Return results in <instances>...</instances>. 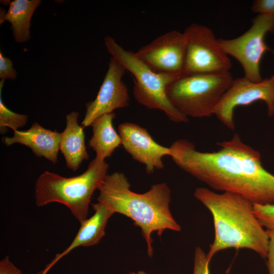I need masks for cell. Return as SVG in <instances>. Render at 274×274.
Instances as JSON below:
<instances>
[{
  "label": "cell",
  "instance_id": "cell-1",
  "mask_svg": "<svg viewBox=\"0 0 274 274\" xmlns=\"http://www.w3.org/2000/svg\"><path fill=\"white\" fill-rule=\"evenodd\" d=\"M217 145L218 151L203 152L180 139L169 147L170 156L180 168L214 190L239 194L253 204H274V175L263 167L259 152L236 133Z\"/></svg>",
  "mask_w": 274,
  "mask_h": 274
},
{
  "label": "cell",
  "instance_id": "cell-2",
  "mask_svg": "<svg viewBox=\"0 0 274 274\" xmlns=\"http://www.w3.org/2000/svg\"><path fill=\"white\" fill-rule=\"evenodd\" d=\"M98 190V202L114 213L129 218L140 228L149 257L153 255V233L156 232L161 236L165 230H181L170 211L171 191L166 183L153 185L147 192L138 193L130 190L126 176L116 172L108 174Z\"/></svg>",
  "mask_w": 274,
  "mask_h": 274
},
{
  "label": "cell",
  "instance_id": "cell-3",
  "mask_svg": "<svg viewBox=\"0 0 274 274\" xmlns=\"http://www.w3.org/2000/svg\"><path fill=\"white\" fill-rule=\"evenodd\" d=\"M194 197L211 213L215 236L207 254L210 262L217 252L229 248L248 249L266 258L269 237L253 212V203L235 193H216L197 188Z\"/></svg>",
  "mask_w": 274,
  "mask_h": 274
},
{
  "label": "cell",
  "instance_id": "cell-4",
  "mask_svg": "<svg viewBox=\"0 0 274 274\" xmlns=\"http://www.w3.org/2000/svg\"><path fill=\"white\" fill-rule=\"evenodd\" d=\"M109 165L95 156L82 174L66 178L45 171L35 185V199L38 207L52 202L64 205L79 223L87 218L92 196L108 175Z\"/></svg>",
  "mask_w": 274,
  "mask_h": 274
},
{
  "label": "cell",
  "instance_id": "cell-5",
  "mask_svg": "<svg viewBox=\"0 0 274 274\" xmlns=\"http://www.w3.org/2000/svg\"><path fill=\"white\" fill-rule=\"evenodd\" d=\"M104 43L112 57L117 60L134 78L133 93L136 100L150 109L162 111L169 120L186 123L188 118L180 114L170 104L166 94L167 86L177 78L153 71L136 54L119 45L110 36Z\"/></svg>",
  "mask_w": 274,
  "mask_h": 274
},
{
  "label": "cell",
  "instance_id": "cell-6",
  "mask_svg": "<svg viewBox=\"0 0 274 274\" xmlns=\"http://www.w3.org/2000/svg\"><path fill=\"white\" fill-rule=\"evenodd\" d=\"M233 79L230 72L182 75L167 87L172 105L188 118L211 116Z\"/></svg>",
  "mask_w": 274,
  "mask_h": 274
},
{
  "label": "cell",
  "instance_id": "cell-7",
  "mask_svg": "<svg viewBox=\"0 0 274 274\" xmlns=\"http://www.w3.org/2000/svg\"><path fill=\"white\" fill-rule=\"evenodd\" d=\"M184 32L187 46L183 75L229 72L231 61L210 28L192 23Z\"/></svg>",
  "mask_w": 274,
  "mask_h": 274
},
{
  "label": "cell",
  "instance_id": "cell-8",
  "mask_svg": "<svg viewBox=\"0 0 274 274\" xmlns=\"http://www.w3.org/2000/svg\"><path fill=\"white\" fill-rule=\"evenodd\" d=\"M268 32L274 33V15L258 14L252 20L250 28L241 36L232 39H218L224 51L239 62L244 77L254 82L263 80L260 64L263 54L270 50L264 41Z\"/></svg>",
  "mask_w": 274,
  "mask_h": 274
},
{
  "label": "cell",
  "instance_id": "cell-9",
  "mask_svg": "<svg viewBox=\"0 0 274 274\" xmlns=\"http://www.w3.org/2000/svg\"><path fill=\"white\" fill-rule=\"evenodd\" d=\"M257 100L264 101L267 105L269 116L273 115L274 82L271 77L260 82H253L245 77L233 79L215 108L213 115L225 126L233 130V113L235 108Z\"/></svg>",
  "mask_w": 274,
  "mask_h": 274
},
{
  "label": "cell",
  "instance_id": "cell-10",
  "mask_svg": "<svg viewBox=\"0 0 274 274\" xmlns=\"http://www.w3.org/2000/svg\"><path fill=\"white\" fill-rule=\"evenodd\" d=\"M186 46L184 32L173 30L142 47L136 53L153 71L179 77L183 74Z\"/></svg>",
  "mask_w": 274,
  "mask_h": 274
},
{
  "label": "cell",
  "instance_id": "cell-11",
  "mask_svg": "<svg viewBox=\"0 0 274 274\" xmlns=\"http://www.w3.org/2000/svg\"><path fill=\"white\" fill-rule=\"evenodd\" d=\"M126 70L115 58H110L108 68L95 98L86 104L81 126H90L98 117L129 105L128 89L122 81Z\"/></svg>",
  "mask_w": 274,
  "mask_h": 274
},
{
  "label": "cell",
  "instance_id": "cell-12",
  "mask_svg": "<svg viewBox=\"0 0 274 274\" xmlns=\"http://www.w3.org/2000/svg\"><path fill=\"white\" fill-rule=\"evenodd\" d=\"M121 145L132 158L146 166L148 174L164 168L162 158L171 155L170 148L156 143L146 128L137 124L124 122L118 126Z\"/></svg>",
  "mask_w": 274,
  "mask_h": 274
},
{
  "label": "cell",
  "instance_id": "cell-13",
  "mask_svg": "<svg viewBox=\"0 0 274 274\" xmlns=\"http://www.w3.org/2000/svg\"><path fill=\"white\" fill-rule=\"evenodd\" d=\"M92 207L94 211L93 215L80 223V228L70 245L62 252L56 255L41 274H46L55 263L74 249L79 247L96 245L105 235L108 222L115 213L98 201L92 203Z\"/></svg>",
  "mask_w": 274,
  "mask_h": 274
},
{
  "label": "cell",
  "instance_id": "cell-14",
  "mask_svg": "<svg viewBox=\"0 0 274 274\" xmlns=\"http://www.w3.org/2000/svg\"><path fill=\"white\" fill-rule=\"evenodd\" d=\"M3 142L8 146L21 144L30 148L37 157H44L54 164L57 161L60 133L46 129L37 122L25 131H14L13 135L5 137Z\"/></svg>",
  "mask_w": 274,
  "mask_h": 274
},
{
  "label": "cell",
  "instance_id": "cell-15",
  "mask_svg": "<svg viewBox=\"0 0 274 274\" xmlns=\"http://www.w3.org/2000/svg\"><path fill=\"white\" fill-rule=\"evenodd\" d=\"M79 114L72 112L66 116V127L60 133L59 148L67 167L76 171L83 161L88 159L83 127L78 124Z\"/></svg>",
  "mask_w": 274,
  "mask_h": 274
},
{
  "label": "cell",
  "instance_id": "cell-16",
  "mask_svg": "<svg viewBox=\"0 0 274 274\" xmlns=\"http://www.w3.org/2000/svg\"><path fill=\"white\" fill-rule=\"evenodd\" d=\"M40 0H14L7 11L1 9L0 24L8 21L15 41L24 43L30 40V27L33 13L40 5Z\"/></svg>",
  "mask_w": 274,
  "mask_h": 274
},
{
  "label": "cell",
  "instance_id": "cell-17",
  "mask_svg": "<svg viewBox=\"0 0 274 274\" xmlns=\"http://www.w3.org/2000/svg\"><path fill=\"white\" fill-rule=\"evenodd\" d=\"M115 114L103 115L91 123L92 136L88 145L95 152L96 156L105 160L110 157L115 150L121 145V139L113 124Z\"/></svg>",
  "mask_w": 274,
  "mask_h": 274
},
{
  "label": "cell",
  "instance_id": "cell-18",
  "mask_svg": "<svg viewBox=\"0 0 274 274\" xmlns=\"http://www.w3.org/2000/svg\"><path fill=\"white\" fill-rule=\"evenodd\" d=\"M5 80L0 81V129L1 133L7 131V127L14 131L25 125L28 121V116L16 113L9 110L3 102L2 98V89Z\"/></svg>",
  "mask_w": 274,
  "mask_h": 274
},
{
  "label": "cell",
  "instance_id": "cell-19",
  "mask_svg": "<svg viewBox=\"0 0 274 274\" xmlns=\"http://www.w3.org/2000/svg\"><path fill=\"white\" fill-rule=\"evenodd\" d=\"M253 212L263 227L274 228V204H253Z\"/></svg>",
  "mask_w": 274,
  "mask_h": 274
},
{
  "label": "cell",
  "instance_id": "cell-20",
  "mask_svg": "<svg viewBox=\"0 0 274 274\" xmlns=\"http://www.w3.org/2000/svg\"><path fill=\"white\" fill-rule=\"evenodd\" d=\"M207 254L200 247H196L194 254L193 274H210Z\"/></svg>",
  "mask_w": 274,
  "mask_h": 274
},
{
  "label": "cell",
  "instance_id": "cell-21",
  "mask_svg": "<svg viewBox=\"0 0 274 274\" xmlns=\"http://www.w3.org/2000/svg\"><path fill=\"white\" fill-rule=\"evenodd\" d=\"M17 73L13 67L11 59L4 55L0 51V78L1 79L15 80Z\"/></svg>",
  "mask_w": 274,
  "mask_h": 274
},
{
  "label": "cell",
  "instance_id": "cell-22",
  "mask_svg": "<svg viewBox=\"0 0 274 274\" xmlns=\"http://www.w3.org/2000/svg\"><path fill=\"white\" fill-rule=\"evenodd\" d=\"M252 11L259 14L274 15V0H256L253 2Z\"/></svg>",
  "mask_w": 274,
  "mask_h": 274
},
{
  "label": "cell",
  "instance_id": "cell-23",
  "mask_svg": "<svg viewBox=\"0 0 274 274\" xmlns=\"http://www.w3.org/2000/svg\"><path fill=\"white\" fill-rule=\"evenodd\" d=\"M266 230L269 237L266 265L269 274H274V228Z\"/></svg>",
  "mask_w": 274,
  "mask_h": 274
},
{
  "label": "cell",
  "instance_id": "cell-24",
  "mask_svg": "<svg viewBox=\"0 0 274 274\" xmlns=\"http://www.w3.org/2000/svg\"><path fill=\"white\" fill-rule=\"evenodd\" d=\"M0 274H23L10 260L8 256H6L0 261Z\"/></svg>",
  "mask_w": 274,
  "mask_h": 274
},
{
  "label": "cell",
  "instance_id": "cell-25",
  "mask_svg": "<svg viewBox=\"0 0 274 274\" xmlns=\"http://www.w3.org/2000/svg\"><path fill=\"white\" fill-rule=\"evenodd\" d=\"M128 274H149V273L146 272L144 271L140 270V271H138L137 272H134V271L130 272L128 273Z\"/></svg>",
  "mask_w": 274,
  "mask_h": 274
},
{
  "label": "cell",
  "instance_id": "cell-26",
  "mask_svg": "<svg viewBox=\"0 0 274 274\" xmlns=\"http://www.w3.org/2000/svg\"><path fill=\"white\" fill-rule=\"evenodd\" d=\"M271 77H272V79H273V82H274V75H273L272 76H271Z\"/></svg>",
  "mask_w": 274,
  "mask_h": 274
}]
</instances>
